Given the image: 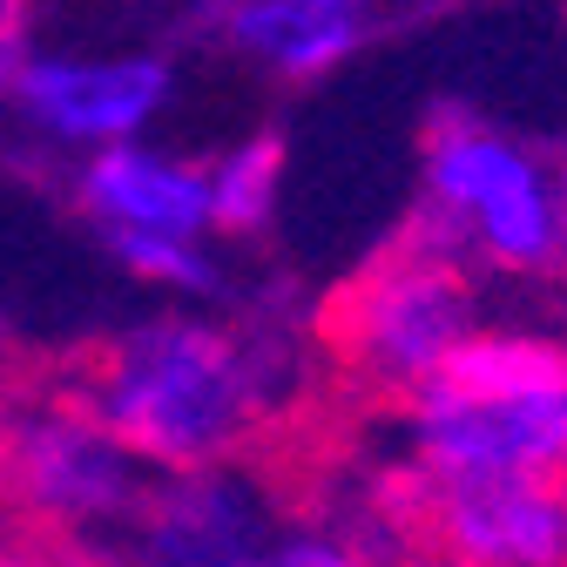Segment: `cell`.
<instances>
[{"mask_svg": "<svg viewBox=\"0 0 567 567\" xmlns=\"http://www.w3.org/2000/svg\"><path fill=\"white\" fill-rule=\"evenodd\" d=\"M305 385L311 351L291 311L224 318L196 305L135 318L68 379V392L150 466L264 453L298 419Z\"/></svg>", "mask_w": 567, "mask_h": 567, "instance_id": "obj_1", "label": "cell"}, {"mask_svg": "<svg viewBox=\"0 0 567 567\" xmlns=\"http://www.w3.org/2000/svg\"><path fill=\"white\" fill-rule=\"evenodd\" d=\"M412 486L425 480H567V344L480 331L399 405Z\"/></svg>", "mask_w": 567, "mask_h": 567, "instance_id": "obj_2", "label": "cell"}, {"mask_svg": "<svg viewBox=\"0 0 567 567\" xmlns=\"http://www.w3.org/2000/svg\"><path fill=\"white\" fill-rule=\"evenodd\" d=\"M405 237L473 277H567V163L514 128L480 122L473 109H440L425 128Z\"/></svg>", "mask_w": 567, "mask_h": 567, "instance_id": "obj_3", "label": "cell"}, {"mask_svg": "<svg viewBox=\"0 0 567 567\" xmlns=\"http://www.w3.org/2000/svg\"><path fill=\"white\" fill-rule=\"evenodd\" d=\"M480 331H486L480 277L412 237L372 257L324 311L331 365L379 405H405Z\"/></svg>", "mask_w": 567, "mask_h": 567, "instance_id": "obj_4", "label": "cell"}, {"mask_svg": "<svg viewBox=\"0 0 567 567\" xmlns=\"http://www.w3.org/2000/svg\"><path fill=\"white\" fill-rule=\"evenodd\" d=\"M150 460H142L109 419H95L75 392H34L21 412V433L8 453V486H0V520L102 547L128 527L142 486H150Z\"/></svg>", "mask_w": 567, "mask_h": 567, "instance_id": "obj_5", "label": "cell"}, {"mask_svg": "<svg viewBox=\"0 0 567 567\" xmlns=\"http://www.w3.org/2000/svg\"><path fill=\"white\" fill-rule=\"evenodd\" d=\"M284 514L291 493L264 466V453L156 466L109 554L115 567H237L277 534Z\"/></svg>", "mask_w": 567, "mask_h": 567, "instance_id": "obj_6", "label": "cell"}, {"mask_svg": "<svg viewBox=\"0 0 567 567\" xmlns=\"http://www.w3.org/2000/svg\"><path fill=\"white\" fill-rule=\"evenodd\" d=\"M412 540L433 567H567V480H425Z\"/></svg>", "mask_w": 567, "mask_h": 567, "instance_id": "obj_7", "label": "cell"}, {"mask_svg": "<svg viewBox=\"0 0 567 567\" xmlns=\"http://www.w3.org/2000/svg\"><path fill=\"white\" fill-rule=\"evenodd\" d=\"M8 95L41 142L89 156L109 142L150 135V122L176 95V75L163 54H21Z\"/></svg>", "mask_w": 567, "mask_h": 567, "instance_id": "obj_8", "label": "cell"}, {"mask_svg": "<svg viewBox=\"0 0 567 567\" xmlns=\"http://www.w3.org/2000/svg\"><path fill=\"white\" fill-rule=\"evenodd\" d=\"M75 203L102 244L109 237H217L203 163L156 150L150 135L89 150L75 169Z\"/></svg>", "mask_w": 567, "mask_h": 567, "instance_id": "obj_9", "label": "cell"}, {"mask_svg": "<svg viewBox=\"0 0 567 567\" xmlns=\"http://www.w3.org/2000/svg\"><path fill=\"white\" fill-rule=\"evenodd\" d=\"M372 34V14L324 8V0H230L224 41L257 61L277 82H318L338 61H351Z\"/></svg>", "mask_w": 567, "mask_h": 567, "instance_id": "obj_10", "label": "cell"}, {"mask_svg": "<svg viewBox=\"0 0 567 567\" xmlns=\"http://www.w3.org/2000/svg\"><path fill=\"white\" fill-rule=\"evenodd\" d=\"M237 567H399V534L372 514H305L291 507L277 534Z\"/></svg>", "mask_w": 567, "mask_h": 567, "instance_id": "obj_11", "label": "cell"}, {"mask_svg": "<svg viewBox=\"0 0 567 567\" xmlns=\"http://www.w3.org/2000/svg\"><path fill=\"white\" fill-rule=\"evenodd\" d=\"M203 176H209V217H217V237H257L277 217L284 150H277V135H250V142H230L217 163H203Z\"/></svg>", "mask_w": 567, "mask_h": 567, "instance_id": "obj_12", "label": "cell"}, {"mask_svg": "<svg viewBox=\"0 0 567 567\" xmlns=\"http://www.w3.org/2000/svg\"><path fill=\"white\" fill-rule=\"evenodd\" d=\"M109 257L128 277L169 291L176 305H217L230 291V270L217 257V237H109Z\"/></svg>", "mask_w": 567, "mask_h": 567, "instance_id": "obj_13", "label": "cell"}, {"mask_svg": "<svg viewBox=\"0 0 567 567\" xmlns=\"http://www.w3.org/2000/svg\"><path fill=\"white\" fill-rule=\"evenodd\" d=\"M0 567H115V554L82 547V540H54V534H34V527L0 520Z\"/></svg>", "mask_w": 567, "mask_h": 567, "instance_id": "obj_14", "label": "cell"}, {"mask_svg": "<svg viewBox=\"0 0 567 567\" xmlns=\"http://www.w3.org/2000/svg\"><path fill=\"white\" fill-rule=\"evenodd\" d=\"M28 379H21V365L0 351V486H8V453H14V433H21V412H28Z\"/></svg>", "mask_w": 567, "mask_h": 567, "instance_id": "obj_15", "label": "cell"}, {"mask_svg": "<svg viewBox=\"0 0 567 567\" xmlns=\"http://www.w3.org/2000/svg\"><path fill=\"white\" fill-rule=\"evenodd\" d=\"M21 8L28 0H0V95H8L14 68H21Z\"/></svg>", "mask_w": 567, "mask_h": 567, "instance_id": "obj_16", "label": "cell"}, {"mask_svg": "<svg viewBox=\"0 0 567 567\" xmlns=\"http://www.w3.org/2000/svg\"><path fill=\"white\" fill-rule=\"evenodd\" d=\"M324 8H351V14H372L379 0H324Z\"/></svg>", "mask_w": 567, "mask_h": 567, "instance_id": "obj_17", "label": "cell"}]
</instances>
